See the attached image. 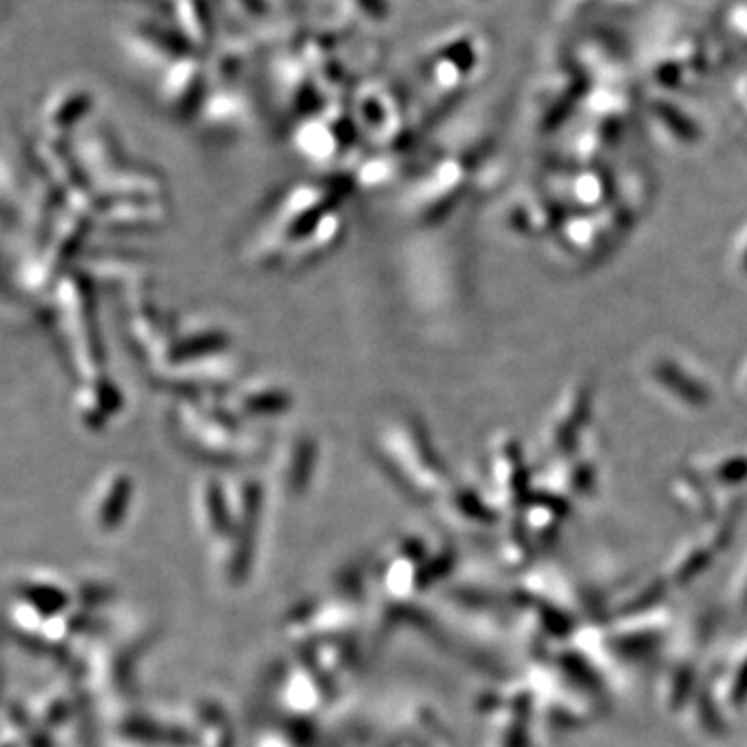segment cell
Instances as JSON below:
<instances>
[{"label": "cell", "mask_w": 747, "mask_h": 747, "mask_svg": "<svg viewBox=\"0 0 747 747\" xmlns=\"http://www.w3.org/2000/svg\"><path fill=\"white\" fill-rule=\"evenodd\" d=\"M739 264H741V271L747 272V241L744 239L741 241V252H739Z\"/></svg>", "instance_id": "obj_1"}, {"label": "cell", "mask_w": 747, "mask_h": 747, "mask_svg": "<svg viewBox=\"0 0 747 747\" xmlns=\"http://www.w3.org/2000/svg\"><path fill=\"white\" fill-rule=\"evenodd\" d=\"M744 385H746V387H747V370H746V374H744Z\"/></svg>", "instance_id": "obj_2"}]
</instances>
